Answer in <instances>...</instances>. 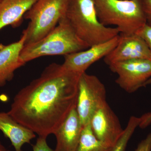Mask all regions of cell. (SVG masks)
Masks as SVG:
<instances>
[{
  "mask_svg": "<svg viewBox=\"0 0 151 151\" xmlns=\"http://www.w3.org/2000/svg\"><path fill=\"white\" fill-rule=\"evenodd\" d=\"M110 70L118 75L116 84L125 92L134 93L151 78V60L133 59L116 63L109 65Z\"/></svg>",
  "mask_w": 151,
  "mask_h": 151,
  "instance_id": "cell-7",
  "label": "cell"
},
{
  "mask_svg": "<svg viewBox=\"0 0 151 151\" xmlns=\"http://www.w3.org/2000/svg\"><path fill=\"white\" fill-rule=\"evenodd\" d=\"M136 34L142 38L146 42L151 53V26L146 24Z\"/></svg>",
  "mask_w": 151,
  "mask_h": 151,
  "instance_id": "cell-17",
  "label": "cell"
},
{
  "mask_svg": "<svg viewBox=\"0 0 151 151\" xmlns=\"http://www.w3.org/2000/svg\"><path fill=\"white\" fill-rule=\"evenodd\" d=\"M102 24L113 25L120 34H134L147 24L142 0H94Z\"/></svg>",
  "mask_w": 151,
  "mask_h": 151,
  "instance_id": "cell-4",
  "label": "cell"
},
{
  "mask_svg": "<svg viewBox=\"0 0 151 151\" xmlns=\"http://www.w3.org/2000/svg\"><path fill=\"white\" fill-rule=\"evenodd\" d=\"M65 17L76 34L89 47L111 40L120 34L116 28L100 22L94 0H69Z\"/></svg>",
  "mask_w": 151,
  "mask_h": 151,
  "instance_id": "cell-2",
  "label": "cell"
},
{
  "mask_svg": "<svg viewBox=\"0 0 151 151\" xmlns=\"http://www.w3.org/2000/svg\"><path fill=\"white\" fill-rule=\"evenodd\" d=\"M25 39V35L22 34L16 42L7 45L0 44V87L11 81L15 70L25 64L20 58Z\"/></svg>",
  "mask_w": 151,
  "mask_h": 151,
  "instance_id": "cell-11",
  "label": "cell"
},
{
  "mask_svg": "<svg viewBox=\"0 0 151 151\" xmlns=\"http://www.w3.org/2000/svg\"><path fill=\"white\" fill-rule=\"evenodd\" d=\"M147 24L151 26V0H142Z\"/></svg>",
  "mask_w": 151,
  "mask_h": 151,
  "instance_id": "cell-20",
  "label": "cell"
},
{
  "mask_svg": "<svg viewBox=\"0 0 151 151\" xmlns=\"http://www.w3.org/2000/svg\"><path fill=\"white\" fill-rule=\"evenodd\" d=\"M46 137L39 136L35 145L32 146L33 151H54L47 142Z\"/></svg>",
  "mask_w": 151,
  "mask_h": 151,
  "instance_id": "cell-18",
  "label": "cell"
},
{
  "mask_svg": "<svg viewBox=\"0 0 151 151\" xmlns=\"http://www.w3.org/2000/svg\"><path fill=\"white\" fill-rule=\"evenodd\" d=\"M140 122V117L131 116L122 136L111 151H126L129 141L135 130L139 127Z\"/></svg>",
  "mask_w": 151,
  "mask_h": 151,
  "instance_id": "cell-16",
  "label": "cell"
},
{
  "mask_svg": "<svg viewBox=\"0 0 151 151\" xmlns=\"http://www.w3.org/2000/svg\"><path fill=\"white\" fill-rule=\"evenodd\" d=\"M81 76L50 64L16 94L8 113L39 136L54 134L76 108Z\"/></svg>",
  "mask_w": 151,
  "mask_h": 151,
  "instance_id": "cell-1",
  "label": "cell"
},
{
  "mask_svg": "<svg viewBox=\"0 0 151 151\" xmlns=\"http://www.w3.org/2000/svg\"><path fill=\"white\" fill-rule=\"evenodd\" d=\"M69 0H37L25 14L29 20L23 31L24 45L34 43L45 37L65 17Z\"/></svg>",
  "mask_w": 151,
  "mask_h": 151,
  "instance_id": "cell-5",
  "label": "cell"
},
{
  "mask_svg": "<svg viewBox=\"0 0 151 151\" xmlns=\"http://www.w3.org/2000/svg\"><path fill=\"white\" fill-rule=\"evenodd\" d=\"M138 59L151 60V52L146 42L137 34H119V42L104 58V61L109 66L116 63Z\"/></svg>",
  "mask_w": 151,
  "mask_h": 151,
  "instance_id": "cell-10",
  "label": "cell"
},
{
  "mask_svg": "<svg viewBox=\"0 0 151 151\" xmlns=\"http://www.w3.org/2000/svg\"><path fill=\"white\" fill-rule=\"evenodd\" d=\"M89 124L97 139L109 147L115 145L124 132L119 118L108 103L96 111Z\"/></svg>",
  "mask_w": 151,
  "mask_h": 151,
  "instance_id": "cell-8",
  "label": "cell"
},
{
  "mask_svg": "<svg viewBox=\"0 0 151 151\" xmlns=\"http://www.w3.org/2000/svg\"><path fill=\"white\" fill-rule=\"evenodd\" d=\"M150 84H151V78H150L146 82L145 84V87L147 86V85H150Z\"/></svg>",
  "mask_w": 151,
  "mask_h": 151,
  "instance_id": "cell-23",
  "label": "cell"
},
{
  "mask_svg": "<svg viewBox=\"0 0 151 151\" xmlns=\"http://www.w3.org/2000/svg\"><path fill=\"white\" fill-rule=\"evenodd\" d=\"M37 1L3 0L0 3V30L8 25H19L25 14Z\"/></svg>",
  "mask_w": 151,
  "mask_h": 151,
  "instance_id": "cell-14",
  "label": "cell"
},
{
  "mask_svg": "<svg viewBox=\"0 0 151 151\" xmlns=\"http://www.w3.org/2000/svg\"><path fill=\"white\" fill-rule=\"evenodd\" d=\"M0 131L10 140L15 151H23L22 147L30 144L35 133L16 121L8 112H0Z\"/></svg>",
  "mask_w": 151,
  "mask_h": 151,
  "instance_id": "cell-13",
  "label": "cell"
},
{
  "mask_svg": "<svg viewBox=\"0 0 151 151\" xmlns=\"http://www.w3.org/2000/svg\"><path fill=\"white\" fill-rule=\"evenodd\" d=\"M107 103L103 82L96 76L82 73L78 81L76 110L83 128L90 124L94 113Z\"/></svg>",
  "mask_w": 151,
  "mask_h": 151,
  "instance_id": "cell-6",
  "label": "cell"
},
{
  "mask_svg": "<svg viewBox=\"0 0 151 151\" xmlns=\"http://www.w3.org/2000/svg\"><path fill=\"white\" fill-rule=\"evenodd\" d=\"M140 119L139 127L141 129H145L151 124V112L144 114L141 116Z\"/></svg>",
  "mask_w": 151,
  "mask_h": 151,
  "instance_id": "cell-21",
  "label": "cell"
},
{
  "mask_svg": "<svg viewBox=\"0 0 151 151\" xmlns=\"http://www.w3.org/2000/svg\"><path fill=\"white\" fill-rule=\"evenodd\" d=\"M0 151H11L5 147L0 141Z\"/></svg>",
  "mask_w": 151,
  "mask_h": 151,
  "instance_id": "cell-22",
  "label": "cell"
},
{
  "mask_svg": "<svg viewBox=\"0 0 151 151\" xmlns=\"http://www.w3.org/2000/svg\"><path fill=\"white\" fill-rule=\"evenodd\" d=\"M83 128L76 108H74L54 134L56 139L54 151H76Z\"/></svg>",
  "mask_w": 151,
  "mask_h": 151,
  "instance_id": "cell-12",
  "label": "cell"
},
{
  "mask_svg": "<svg viewBox=\"0 0 151 151\" xmlns=\"http://www.w3.org/2000/svg\"><path fill=\"white\" fill-rule=\"evenodd\" d=\"M112 148L97 139L89 124L83 127L76 151H111Z\"/></svg>",
  "mask_w": 151,
  "mask_h": 151,
  "instance_id": "cell-15",
  "label": "cell"
},
{
  "mask_svg": "<svg viewBox=\"0 0 151 151\" xmlns=\"http://www.w3.org/2000/svg\"><path fill=\"white\" fill-rule=\"evenodd\" d=\"M88 45L76 34L65 17L40 40L24 45L20 58L25 63L46 55L71 54L89 48Z\"/></svg>",
  "mask_w": 151,
  "mask_h": 151,
  "instance_id": "cell-3",
  "label": "cell"
},
{
  "mask_svg": "<svg viewBox=\"0 0 151 151\" xmlns=\"http://www.w3.org/2000/svg\"><path fill=\"white\" fill-rule=\"evenodd\" d=\"M134 151H151V133L138 144Z\"/></svg>",
  "mask_w": 151,
  "mask_h": 151,
  "instance_id": "cell-19",
  "label": "cell"
},
{
  "mask_svg": "<svg viewBox=\"0 0 151 151\" xmlns=\"http://www.w3.org/2000/svg\"><path fill=\"white\" fill-rule=\"evenodd\" d=\"M119 39V34L104 43L65 55L61 65L65 70L81 75L93 63L111 52L117 45Z\"/></svg>",
  "mask_w": 151,
  "mask_h": 151,
  "instance_id": "cell-9",
  "label": "cell"
},
{
  "mask_svg": "<svg viewBox=\"0 0 151 151\" xmlns=\"http://www.w3.org/2000/svg\"><path fill=\"white\" fill-rule=\"evenodd\" d=\"M3 1V0H0V3L2 1Z\"/></svg>",
  "mask_w": 151,
  "mask_h": 151,
  "instance_id": "cell-24",
  "label": "cell"
}]
</instances>
